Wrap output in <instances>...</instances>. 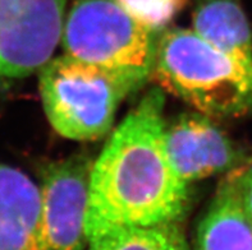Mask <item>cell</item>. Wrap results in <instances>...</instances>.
Instances as JSON below:
<instances>
[{
	"label": "cell",
	"mask_w": 252,
	"mask_h": 250,
	"mask_svg": "<svg viewBox=\"0 0 252 250\" xmlns=\"http://www.w3.org/2000/svg\"><path fill=\"white\" fill-rule=\"evenodd\" d=\"M164 146L173 170L186 184L232 171L242 152L213 121L197 114L182 115L164 127Z\"/></svg>",
	"instance_id": "obj_7"
},
{
	"label": "cell",
	"mask_w": 252,
	"mask_h": 250,
	"mask_svg": "<svg viewBox=\"0 0 252 250\" xmlns=\"http://www.w3.org/2000/svg\"><path fill=\"white\" fill-rule=\"evenodd\" d=\"M93 164L85 156H74L44 171L37 250H86Z\"/></svg>",
	"instance_id": "obj_5"
},
{
	"label": "cell",
	"mask_w": 252,
	"mask_h": 250,
	"mask_svg": "<svg viewBox=\"0 0 252 250\" xmlns=\"http://www.w3.org/2000/svg\"><path fill=\"white\" fill-rule=\"evenodd\" d=\"M67 0H0V77L21 78L50 60L65 19Z\"/></svg>",
	"instance_id": "obj_6"
},
{
	"label": "cell",
	"mask_w": 252,
	"mask_h": 250,
	"mask_svg": "<svg viewBox=\"0 0 252 250\" xmlns=\"http://www.w3.org/2000/svg\"><path fill=\"white\" fill-rule=\"evenodd\" d=\"M155 35L117 0H77L64 19L61 44L64 55L104 70L132 93L151 78Z\"/></svg>",
	"instance_id": "obj_3"
},
{
	"label": "cell",
	"mask_w": 252,
	"mask_h": 250,
	"mask_svg": "<svg viewBox=\"0 0 252 250\" xmlns=\"http://www.w3.org/2000/svg\"><path fill=\"white\" fill-rule=\"evenodd\" d=\"M136 21L157 33L169 25L186 0H117Z\"/></svg>",
	"instance_id": "obj_12"
},
{
	"label": "cell",
	"mask_w": 252,
	"mask_h": 250,
	"mask_svg": "<svg viewBox=\"0 0 252 250\" xmlns=\"http://www.w3.org/2000/svg\"><path fill=\"white\" fill-rule=\"evenodd\" d=\"M163 89L154 88L123 119L94 161L87 236L118 226L181 222L189 184L173 170L164 146Z\"/></svg>",
	"instance_id": "obj_1"
},
{
	"label": "cell",
	"mask_w": 252,
	"mask_h": 250,
	"mask_svg": "<svg viewBox=\"0 0 252 250\" xmlns=\"http://www.w3.org/2000/svg\"><path fill=\"white\" fill-rule=\"evenodd\" d=\"M40 72V95L50 125L73 140H94L112 129L118 106L131 91L99 68L67 55Z\"/></svg>",
	"instance_id": "obj_4"
},
{
	"label": "cell",
	"mask_w": 252,
	"mask_h": 250,
	"mask_svg": "<svg viewBox=\"0 0 252 250\" xmlns=\"http://www.w3.org/2000/svg\"><path fill=\"white\" fill-rule=\"evenodd\" d=\"M192 26L205 41L252 69V29L238 0H204Z\"/></svg>",
	"instance_id": "obj_10"
},
{
	"label": "cell",
	"mask_w": 252,
	"mask_h": 250,
	"mask_svg": "<svg viewBox=\"0 0 252 250\" xmlns=\"http://www.w3.org/2000/svg\"><path fill=\"white\" fill-rule=\"evenodd\" d=\"M151 77L159 88L213 119L252 112V69L193 29H168L158 40Z\"/></svg>",
	"instance_id": "obj_2"
},
{
	"label": "cell",
	"mask_w": 252,
	"mask_h": 250,
	"mask_svg": "<svg viewBox=\"0 0 252 250\" xmlns=\"http://www.w3.org/2000/svg\"><path fill=\"white\" fill-rule=\"evenodd\" d=\"M40 204L37 184L0 164V250H37Z\"/></svg>",
	"instance_id": "obj_8"
},
{
	"label": "cell",
	"mask_w": 252,
	"mask_h": 250,
	"mask_svg": "<svg viewBox=\"0 0 252 250\" xmlns=\"http://www.w3.org/2000/svg\"><path fill=\"white\" fill-rule=\"evenodd\" d=\"M241 170L219 185L197 226L195 250H252V226L240 189Z\"/></svg>",
	"instance_id": "obj_9"
},
{
	"label": "cell",
	"mask_w": 252,
	"mask_h": 250,
	"mask_svg": "<svg viewBox=\"0 0 252 250\" xmlns=\"http://www.w3.org/2000/svg\"><path fill=\"white\" fill-rule=\"evenodd\" d=\"M86 250H189L181 222L118 226L94 235Z\"/></svg>",
	"instance_id": "obj_11"
},
{
	"label": "cell",
	"mask_w": 252,
	"mask_h": 250,
	"mask_svg": "<svg viewBox=\"0 0 252 250\" xmlns=\"http://www.w3.org/2000/svg\"><path fill=\"white\" fill-rule=\"evenodd\" d=\"M240 189L243 207L252 226V166L247 170H241Z\"/></svg>",
	"instance_id": "obj_13"
}]
</instances>
